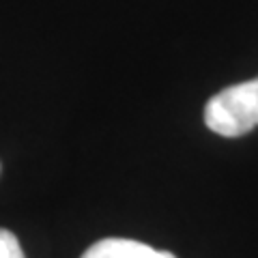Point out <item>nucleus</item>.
Instances as JSON below:
<instances>
[{
  "label": "nucleus",
  "mask_w": 258,
  "mask_h": 258,
  "mask_svg": "<svg viewBox=\"0 0 258 258\" xmlns=\"http://www.w3.org/2000/svg\"><path fill=\"white\" fill-rule=\"evenodd\" d=\"M205 125L224 138H239L258 127V78L215 93L205 106Z\"/></svg>",
  "instance_id": "1"
},
{
  "label": "nucleus",
  "mask_w": 258,
  "mask_h": 258,
  "mask_svg": "<svg viewBox=\"0 0 258 258\" xmlns=\"http://www.w3.org/2000/svg\"><path fill=\"white\" fill-rule=\"evenodd\" d=\"M82 258H176L170 252L155 249L134 239H101L82 254Z\"/></svg>",
  "instance_id": "2"
},
{
  "label": "nucleus",
  "mask_w": 258,
  "mask_h": 258,
  "mask_svg": "<svg viewBox=\"0 0 258 258\" xmlns=\"http://www.w3.org/2000/svg\"><path fill=\"white\" fill-rule=\"evenodd\" d=\"M0 258H26L18 237L5 228H0Z\"/></svg>",
  "instance_id": "3"
}]
</instances>
